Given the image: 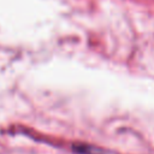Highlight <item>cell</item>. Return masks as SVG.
Here are the masks:
<instances>
[{
    "instance_id": "1",
    "label": "cell",
    "mask_w": 154,
    "mask_h": 154,
    "mask_svg": "<svg viewBox=\"0 0 154 154\" xmlns=\"http://www.w3.org/2000/svg\"><path fill=\"white\" fill-rule=\"evenodd\" d=\"M75 150L78 153V154H102L103 150L97 148V147H93V146H85V144H82L79 147H76Z\"/></svg>"
}]
</instances>
